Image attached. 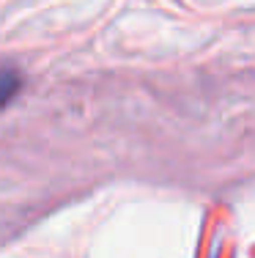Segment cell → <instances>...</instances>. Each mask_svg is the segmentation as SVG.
Here are the masks:
<instances>
[{"label":"cell","mask_w":255,"mask_h":258,"mask_svg":"<svg viewBox=\"0 0 255 258\" xmlns=\"http://www.w3.org/2000/svg\"><path fill=\"white\" fill-rule=\"evenodd\" d=\"M20 85H22L20 72H17L14 66H3V63H0V107L14 99L17 91H20Z\"/></svg>","instance_id":"cell-1"}]
</instances>
